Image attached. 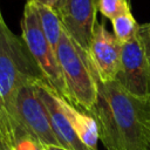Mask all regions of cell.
I'll return each instance as SVG.
<instances>
[{
	"instance_id": "cell-1",
	"label": "cell",
	"mask_w": 150,
	"mask_h": 150,
	"mask_svg": "<svg viewBox=\"0 0 150 150\" xmlns=\"http://www.w3.org/2000/svg\"><path fill=\"white\" fill-rule=\"evenodd\" d=\"M97 94L89 114L98 128V139L107 150H148L150 97L131 95L116 80L96 76Z\"/></svg>"
},
{
	"instance_id": "cell-2",
	"label": "cell",
	"mask_w": 150,
	"mask_h": 150,
	"mask_svg": "<svg viewBox=\"0 0 150 150\" xmlns=\"http://www.w3.org/2000/svg\"><path fill=\"white\" fill-rule=\"evenodd\" d=\"M43 80L22 38L14 34L0 9V107L11 115L19 88Z\"/></svg>"
},
{
	"instance_id": "cell-3",
	"label": "cell",
	"mask_w": 150,
	"mask_h": 150,
	"mask_svg": "<svg viewBox=\"0 0 150 150\" xmlns=\"http://www.w3.org/2000/svg\"><path fill=\"white\" fill-rule=\"evenodd\" d=\"M56 57L63 75L69 102L89 112L97 94V73L89 53L82 49L63 29L56 47Z\"/></svg>"
},
{
	"instance_id": "cell-4",
	"label": "cell",
	"mask_w": 150,
	"mask_h": 150,
	"mask_svg": "<svg viewBox=\"0 0 150 150\" xmlns=\"http://www.w3.org/2000/svg\"><path fill=\"white\" fill-rule=\"evenodd\" d=\"M20 26L21 38L26 43L36 66L42 73L45 81L57 95L69 102L68 91L56 57V52L47 40L41 28L39 16L33 2L26 1Z\"/></svg>"
},
{
	"instance_id": "cell-5",
	"label": "cell",
	"mask_w": 150,
	"mask_h": 150,
	"mask_svg": "<svg viewBox=\"0 0 150 150\" xmlns=\"http://www.w3.org/2000/svg\"><path fill=\"white\" fill-rule=\"evenodd\" d=\"M34 82L26 83L19 88L9 116L16 131L30 136L45 146L60 145L53 131L48 110L38 95Z\"/></svg>"
},
{
	"instance_id": "cell-6",
	"label": "cell",
	"mask_w": 150,
	"mask_h": 150,
	"mask_svg": "<svg viewBox=\"0 0 150 150\" xmlns=\"http://www.w3.org/2000/svg\"><path fill=\"white\" fill-rule=\"evenodd\" d=\"M115 80L131 95L150 97V68L139 30L131 40L122 43L121 64Z\"/></svg>"
},
{
	"instance_id": "cell-7",
	"label": "cell",
	"mask_w": 150,
	"mask_h": 150,
	"mask_svg": "<svg viewBox=\"0 0 150 150\" xmlns=\"http://www.w3.org/2000/svg\"><path fill=\"white\" fill-rule=\"evenodd\" d=\"M66 33L86 52H89L96 25L95 0H63L55 8Z\"/></svg>"
},
{
	"instance_id": "cell-8",
	"label": "cell",
	"mask_w": 150,
	"mask_h": 150,
	"mask_svg": "<svg viewBox=\"0 0 150 150\" xmlns=\"http://www.w3.org/2000/svg\"><path fill=\"white\" fill-rule=\"evenodd\" d=\"M89 55L101 80H115L120 70L122 43L101 22H96Z\"/></svg>"
},
{
	"instance_id": "cell-9",
	"label": "cell",
	"mask_w": 150,
	"mask_h": 150,
	"mask_svg": "<svg viewBox=\"0 0 150 150\" xmlns=\"http://www.w3.org/2000/svg\"><path fill=\"white\" fill-rule=\"evenodd\" d=\"M34 86L38 95L48 110L52 128L60 146L68 150H93L86 146L74 132L69 120L61 107V96L57 95L43 80H36Z\"/></svg>"
},
{
	"instance_id": "cell-10",
	"label": "cell",
	"mask_w": 150,
	"mask_h": 150,
	"mask_svg": "<svg viewBox=\"0 0 150 150\" xmlns=\"http://www.w3.org/2000/svg\"><path fill=\"white\" fill-rule=\"evenodd\" d=\"M61 107L69 120V123L80 138V141L88 146L89 149L97 150V141H98V128L95 118L89 115L81 112L75 108L74 104L69 103L64 98L61 97Z\"/></svg>"
},
{
	"instance_id": "cell-11",
	"label": "cell",
	"mask_w": 150,
	"mask_h": 150,
	"mask_svg": "<svg viewBox=\"0 0 150 150\" xmlns=\"http://www.w3.org/2000/svg\"><path fill=\"white\" fill-rule=\"evenodd\" d=\"M33 4L36 9V13H38L41 28H42L47 40L49 41V43L56 52V47L59 45V41L62 35V30H63L60 16H59L56 9L52 6L40 4V2H33Z\"/></svg>"
},
{
	"instance_id": "cell-12",
	"label": "cell",
	"mask_w": 150,
	"mask_h": 150,
	"mask_svg": "<svg viewBox=\"0 0 150 150\" xmlns=\"http://www.w3.org/2000/svg\"><path fill=\"white\" fill-rule=\"evenodd\" d=\"M110 21L112 25L114 35L121 43H124V42L131 40L134 36H136L138 34L139 25L135 20L131 12L121 14Z\"/></svg>"
},
{
	"instance_id": "cell-13",
	"label": "cell",
	"mask_w": 150,
	"mask_h": 150,
	"mask_svg": "<svg viewBox=\"0 0 150 150\" xmlns=\"http://www.w3.org/2000/svg\"><path fill=\"white\" fill-rule=\"evenodd\" d=\"M15 125L6 109L0 107V150H16Z\"/></svg>"
},
{
	"instance_id": "cell-14",
	"label": "cell",
	"mask_w": 150,
	"mask_h": 150,
	"mask_svg": "<svg viewBox=\"0 0 150 150\" xmlns=\"http://www.w3.org/2000/svg\"><path fill=\"white\" fill-rule=\"evenodd\" d=\"M97 11L107 19L112 20L114 18L131 12L130 5L124 0H95Z\"/></svg>"
},
{
	"instance_id": "cell-15",
	"label": "cell",
	"mask_w": 150,
	"mask_h": 150,
	"mask_svg": "<svg viewBox=\"0 0 150 150\" xmlns=\"http://www.w3.org/2000/svg\"><path fill=\"white\" fill-rule=\"evenodd\" d=\"M15 134H16V150H46V146L43 144L32 138L30 136L18 131H15Z\"/></svg>"
},
{
	"instance_id": "cell-16",
	"label": "cell",
	"mask_w": 150,
	"mask_h": 150,
	"mask_svg": "<svg viewBox=\"0 0 150 150\" xmlns=\"http://www.w3.org/2000/svg\"><path fill=\"white\" fill-rule=\"evenodd\" d=\"M139 36L142 39L143 46H144V52H145V56L149 63V68H150V26L148 23L144 25H139Z\"/></svg>"
},
{
	"instance_id": "cell-17",
	"label": "cell",
	"mask_w": 150,
	"mask_h": 150,
	"mask_svg": "<svg viewBox=\"0 0 150 150\" xmlns=\"http://www.w3.org/2000/svg\"><path fill=\"white\" fill-rule=\"evenodd\" d=\"M28 2H40V4H45V5H48V6H52L54 8H56L57 4H59V0H26Z\"/></svg>"
},
{
	"instance_id": "cell-18",
	"label": "cell",
	"mask_w": 150,
	"mask_h": 150,
	"mask_svg": "<svg viewBox=\"0 0 150 150\" xmlns=\"http://www.w3.org/2000/svg\"><path fill=\"white\" fill-rule=\"evenodd\" d=\"M46 150H68V149H64L60 145H47Z\"/></svg>"
},
{
	"instance_id": "cell-19",
	"label": "cell",
	"mask_w": 150,
	"mask_h": 150,
	"mask_svg": "<svg viewBox=\"0 0 150 150\" xmlns=\"http://www.w3.org/2000/svg\"><path fill=\"white\" fill-rule=\"evenodd\" d=\"M148 150H150V132H149V137H148Z\"/></svg>"
},
{
	"instance_id": "cell-20",
	"label": "cell",
	"mask_w": 150,
	"mask_h": 150,
	"mask_svg": "<svg viewBox=\"0 0 150 150\" xmlns=\"http://www.w3.org/2000/svg\"><path fill=\"white\" fill-rule=\"evenodd\" d=\"M62 1H63V0H59V4H57V6H56V8H57V7H59V6L62 4Z\"/></svg>"
},
{
	"instance_id": "cell-21",
	"label": "cell",
	"mask_w": 150,
	"mask_h": 150,
	"mask_svg": "<svg viewBox=\"0 0 150 150\" xmlns=\"http://www.w3.org/2000/svg\"><path fill=\"white\" fill-rule=\"evenodd\" d=\"M124 1H128V2H129V0H124Z\"/></svg>"
},
{
	"instance_id": "cell-22",
	"label": "cell",
	"mask_w": 150,
	"mask_h": 150,
	"mask_svg": "<svg viewBox=\"0 0 150 150\" xmlns=\"http://www.w3.org/2000/svg\"><path fill=\"white\" fill-rule=\"evenodd\" d=\"M148 25H149V26H150V22H148Z\"/></svg>"
}]
</instances>
